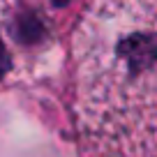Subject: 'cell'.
Instances as JSON below:
<instances>
[{"label":"cell","instance_id":"cell-1","mask_svg":"<svg viewBox=\"0 0 157 157\" xmlns=\"http://www.w3.org/2000/svg\"><path fill=\"white\" fill-rule=\"evenodd\" d=\"M83 157H157V12L113 30L74 72Z\"/></svg>","mask_w":157,"mask_h":157},{"label":"cell","instance_id":"cell-2","mask_svg":"<svg viewBox=\"0 0 157 157\" xmlns=\"http://www.w3.org/2000/svg\"><path fill=\"white\" fill-rule=\"evenodd\" d=\"M56 5L0 2V88L42 72L58 44Z\"/></svg>","mask_w":157,"mask_h":157}]
</instances>
